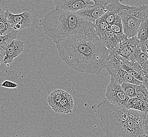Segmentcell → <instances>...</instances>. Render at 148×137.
I'll list each match as a JSON object with an SVG mask.
<instances>
[{"instance_id":"cell-21","label":"cell","mask_w":148,"mask_h":137,"mask_svg":"<svg viewBox=\"0 0 148 137\" xmlns=\"http://www.w3.org/2000/svg\"><path fill=\"white\" fill-rule=\"evenodd\" d=\"M136 97L148 103V92L143 84L136 87Z\"/></svg>"},{"instance_id":"cell-13","label":"cell","mask_w":148,"mask_h":137,"mask_svg":"<svg viewBox=\"0 0 148 137\" xmlns=\"http://www.w3.org/2000/svg\"><path fill=\"white\" fill-rule=\"evenodd\" d=\"M74 107L73 98L68 92H66L62 100L53 110L58 113H70Z\"/></svg>"},{"instance_id":"cell-6","label":"cell","mask_w":148,"mask_h":137,"mask_svg":"<svg viewBox=\"0 0 148 137\" xmlns=\"http://www.w3.org/2000/svg\"><path fill=\"white\" fill-rule=\"evenodd\" d=\"M105 68L109 73L111 77L116 79L120 85L123 82L133 84L136 86L142 84V82L136 80L122 68L120 61L112 53H109V57Z\"/></svg>"},{"instance_id":"cell-14","label":"cell","mask_w":148,"mask_h":137,"mask_svg":"<svg viewBox=\"0 0 148 137\" xmlns=\"http://www.w3.org/2000/svg\"><path fill=\"white\" fill-rule=\"evenodd\" d=\"M136 36L141 45L148 40V11L142 19Z\"/></svg>"},{"instance_id":"cell-26","label":"cell","mask_w":148,"mask_h":137,"mask_svg":"<svg viewBox=\"0 0 148 137\" xmlns=\"http://www.w3.org/2000/svg\"><path fill=\"white\" fill-rule=\"evenodd\" d=\"M141 51L148 57V40L141 45Z\"/></svg>"},{"instance_id":"cell-25","label":"cell","mask_w":148,"mask_h":137,"mask_svg":"<svg viewBox=\"0 0 148 137\" xmlns=\"http://www.w3.org/2000/svg\"><path fill=\"white\" fill-rule=\"evenodd\" d=\"M0 86L8 89H15L18 86V84H15L11 81H4L2 84H0Z\"/></svg>"},{"instance_id":"cell-27","label":"cell","mask_w":148,"mask_h":137,"mask_svg":"<svg viewBox=\"0 0 148 137\" xmlns=\"http://www.w3.org/2000/svg\"><path fill=\"white\" fill-rule=\"evenodd\" d=\"M5 54V50L3 49L0 48V64L1 61H3L4 57Z\"/></svg>"},{"instance_id":"cell-20","label":"cell","mask_w":148,"mask_h":137,"mask_svg":"<svg viewBox=\"0 0 148 137\" xmlns=\"http://www.w3.org/2000/svg\"><path fill=\"white\" fill-rule=\"evenodd\" d=\"M122 89L129 99L136 97V85L129 83L123 82L121 84Z\"/></svg>"},{"instance_id":"cell-24","label":"cell","mask_w":148,"mask_h":137,"mask_svg":"<svg viewBox=\"0 0 148 137\" xmlns=\"http://www.w3.org/2000/svg\"><path fill=\"white\" fill-rule=\"evenodd\" d=\"M142 129L144 137H148V110L145 113L143 120Z\"/></svg>"},{"instance_id":"cell-12","label":"cell","mask_w":148,"mask_h":137,"mask_svg":"<svg viewBox=\"0 0 148 137\" xmlns=\"http://www.w3.org/2000/svg\"><path fill=\"white\" fill-rule=\"evenodd\" d=\"M24 45L21 40H14L5 49V54L3 59V63L9 65L12 63L14 59L18 57L24 50Z\"/></svg>"},{"instance_id":"cell-4","label":"cell","mask_w":148,"mask_h":137,"mask_svg":"<svg viewBox=\"0 0 148 137\" xmlns=\"http://www.w3.org/2000/svg\"><path fill=\"white\" fill-rule=\"evenodd\" d=\"M124 0H95L93 5L76 12L86 21L94 23L97 19L108 12L120 13L122 10H129L132 6L125 5L121 2Z\"/></svg>"},{"instance_id":"cell-10","label":"cell","mask_w":148,"mask_h":137,"mask_svg":"<svg viewBox=\"0 0 148 137\" xmlns=\"http://www.w3.org/2000/svg\"><path fill=\"white\" fill-rule=\"evenodd\" d=\"M6 19L12 29L16 31L30 27L32 23V16L27 11L14 14L9 11Z\"/></svg>"},{"instance_id":"cell-17","label":"cell","mask_w":148,"mask_h":137,"mask_svg":"<svg viewBox=\"0 0 148 137\" xmlns=\"http://www.w3.org/2000/svg\"><path fill=\"white\" fill-rule=\"evenodd\" d=\"M132 61H136L138 63L142 68L144 75L148 73V57L141 51V49L137 51L133 56Z\"/></svg>"},{"instance_id":"cell-3","label":"cell","mask_w":148,"mask_h":137,"mask_svg":"<svg viewBox=\"0 0 148 137\" xmlns=\"http://www.w3.org/2000/svg\"><path fill=\"white\" fill-rule=\"evenodd\" d=\"M45 34L55 43L64 39L83 36L95 31L93 24L76 12L53 9L42 21Z\"/></svg>"},{"instance_id":"cell-2","label":"cell","mask_w":148,"mask_h":137,"mask_svg":"<svg viewBox=\"0 0 148 137\" xmlns=\"http://www.w3.org/2000/svg\"><path fill=\"white\" fill-rule=\"evenodd\" d=\"M106 137H144L142 125L145 113L121 108L104 99L92 106Z\"/></svg>"},{"instance_id":"cell-9","label":"cell","mask_w":148,"mask_h":137,"mask_svg":"<svg viewBox=\"0 0 148 137\" xmlns=\"http://www.w3.org/2000/svg\"><path fill=\"white\" fill-rule=\"evenodd\" d=\"M53 1L56 10L77 12L93 5L95 0H53Z\"/></svg>"},{"instance_id":"cell-11","label":"cell","mask_w":148,"mask_h":137,"mask_svg":"<svg viewBox=\"0 0 148 137\" xmlns=\"http://www.w3.org/2000/svg\"><path fill=\"white\" fill-rule=\"evenodd\" d=\"M95 32L100 40L102 44L108 51L112 50L116 48L120 43L125 39L118 36L112 31L108 29L106 31H102L95 28Z\"/></svg>"},{"instance_id":"cell-5","label":"cell","mask_w":148,"mask_h":137,"mask_svg":"<svg viewBox=\"0 0 148 137\" xmlns=\"http://www.w3.org/2000/svg\"><path fill=\"white\" fill-rule=\"evenodd\" d=\"M148 11V5H141L132 6L130 9L122 10L120 13L123 33L127 38L136 36L142 19Z\"/></svg>"},{"instance_id":"cell-1","label":"cell","mask_w":148,"mask_h":137,"mask_svg":"<svg viewBox=\"0 0 148 137\" xmlns=\"http://www.w3.org/2000/svg\"><path fill=\"white\" fill-rule=\"evenodd\" d=\"M56 44L62 60L77 71L99 75L106 68L109 51L95 31L66 38Z\"/></svg>"},{"instance_id":"cell-7","label":"cell","mask_w":148,"mask_h":137,"mask_svg":"<svg viewBox=\"0 0 148 137\" xmlns=\"http://www.w3.org/2000/svg\"><path fill=\"white\" fill-rule=\"evenodd\" d=\"M105 96L110 103L119 108L127 109L129 98L122 89L121 85L112 77L107 86Z\"/></svg>"},{"instance_id":"cell-15","label":"cell","mask_w":148,"mask_h":137,"mask_svg":"<svg viewBox=\"0 0 148 137\" xmlns=\"http://www.w3.org/2000/svg\"><path fill=\"white\" fill-rule=\"evenodd\" d=\"M66 91L60 89L54 90L48 95L47 101L51 108L53 110L62 100Z\"/></svg>"},{"instance_id":"cell-18","label":"cell","mask_w":148,"mask_h":137,"mask_svg":"<svg viewBox=\"0 0 148 137\" xmlns=\"http://www.w3.org/2000/svg\"><path fill=\"white\" fill-rule=\"evenodd\" d=\"M17 35V31L14 30H12L11 32L5 36H0V48L5 50V49L8 45L16 38Z\"/></svg>"},{"instance_id":"cell-16","label":"cell","mask_w":148,"mask_h":137,"mask_svg":"<svg viewBox=\"0 0 148 137\" xmlns=\"http://www.w3.org/2000/svg\"><path fill=\"white\" fill-rule=\"evenodd\" d=\"M127 109L145 113L148 110V103L134 97L129 99L128 100Z\"/></svg>"},{"instance_id":"cell-23","label":"cell","mask_w":148,"mask_h":137,"mask_svg":"<svg viewBox=\"0 0 148 137\" xmlns=\"http://www.w3.org/2000/svg\"><path fill=\"white\" fill-rule=\"evenodd\" d=\"M9 10L5 0H0V18L6 17Z\"/></svg>"},{"instance_id":"cell-28","label":"cell","mask_w":148,"mask_h":137,"mask_svg":"<svg viewBox=\"0 0 148 137\" xmlns=\"http://www.w3.org/2000/svg\"><path fill=\"white\" fill-rule=\"evenodd\" d=\"M142 84L144 85V86H145L146 89L147 90L148 92V79H146L144 82H142Z\"/></svg>"},{"instance_id":"cell-22","label":"cell","mask_w":148,"mask_h":137,"mask_svg":"<svg viewBox=\"0 0 148 137\" xmlns=\"http://www.w3.org/2000/svg\"><path fill=\"white\" fill-rule=\"evenodd\" d=\"M12 30L13 29L8 23L6 17L0 18V36H5Z\"/></svg>"},{"instance_id":"cell-19","label":"cell","mask_w":148,"mask_h":137,"mask_svg":"<svg viewBox=\"0 0 148 137\" xmlns=\"http://www.w3.org/2000/svg\"><path fill=\"white\" fill-rule=\"evenodd\" d=\"M110 30L112 31L113 33L117 34L118 36H121L122 38H127V36H125V34L123 33L120 15L117 17L115 21L113 22V23L110 26Z\"/></svg>"},{"instance_id":"cell-8","label":"cell","mask_w":148,"mask_h":137,"mask_svg":"<svg viewBox=\"0 0 148 137\" xmlns=\"http://www.w3.org/2000/svg\"><path fill=\"white\" fill-rule=\"evenodd\" d=\"M141 45L137 36H134L123 40L116 48L108 51L132 61L134 55L141 49Z\"/></svg>"}]
</instances>
